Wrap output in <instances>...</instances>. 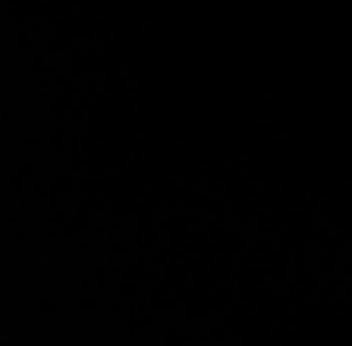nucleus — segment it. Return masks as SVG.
Here are the masks:
<instances>
[]
</instances>
